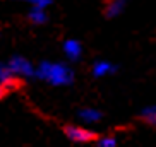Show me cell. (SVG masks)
<instances>
[{
	"label": "cell",
	"instance_id": "6da1fadb",
	"mask_svg": "<svg viewBox=\"0 0 156 147\" xmlns=\"http://www.w3.org/2000/svg\"><path fill=\"white\" fill-rule=\"evenodd\" d=\"M36 77L51 86H70L74 82L72 69L60 62H41L36 69Z\"/></svg>",
	"mask_w": 156,
	"mask_h": 147
},
{
	"label": "cell",
	"instance_id": "7a4b0ae2",
	"mask_svg": "<svg viewBox=\"0 0 156 147\" xmlns=\"http://www.w3.org/2000/svg\"><path fill=\"white\" fill-rule=\"evenodd\" d=\"M62 130H64L65 137L74 144H93V142H98V140H100L96 132L87 130V128H84V127H79V125L69 123V125H65Z\"/></svg>",
	"mask_w": 156,
	"mask_h": 147
},
{
	"label": "cell",
	"instance_id": "3957f363",
	"mask_svg": "<svg viewBox=\"0 0 156 147\" xmlns=\"http://www.w3.org/2000/svg\"><path fill=\"white\" fill-rule=\"evenodd\" d=\"M9 67L12 69V72L17 75V77H33V75H36V69L33 67V63L29 62L28 58H24V56H12V58L7 62Z\"/></svg>",
	"mask_w": 156,
	"mask_h": 147
},
{
	"label": "cell",
	"instance_id": "277c9868",
	"mask_svg": "<svg viewBox=\"0 0 156 147\" xmlns=\"http://www.w3.org/2000/svg\"><path fill=\"white\" fill-rule=\"evenodd\" d=\"M0 84L12 91L19 86V77L12 72V69L9 67V63H0Z\"/></svg>",
	"mask_w": 156,
	"mask_h": 147
},
{
	"label": "cell",
	"instance_id": "5b68a950",
	"mask_svg": "<svg viewBox=\"0 0 156 147\" xmlns=\"http://www.w3.org/2000/svg\"><path fill=\"white\" fill-rule=\"evenodd\" d=\"M64 53L70 62H77L83 56V45L77 39H67L64 43Z\"/></svg>",
	"mask_w": 156,
	"mask_h": 147
},
{
	"label": "cell",
	"instance_id": "8992f818",
	"mask_svg": "<svg viewBox=\"0 0 156 147\" xmlns=\"http://www.w3.org/2000/svg\"><path fill=\"white\" fill-rule=\"evenodd\" d=\"M125 5H127V0H110V2L105 5V15L108 19L117 17V15H120L124 12Z\"/></svg>",
	"mask_w": 156,
	"mask_h": 147
},
{
	"label": "cell",
	"instance_id": "52a82bcc",
	"mask_svg": "<svg viewBox=\"0 0 156 147\" xmlns=\"http://www.w3.org/2000/svg\"><path fill=\"white\" fill-rule=\"evenodd\" d=\"M115 70H117V67L110 62H106V60H100L93 65V75L94 77H105L108 74H113Z\"/></svg>",
	"mask_w": 156,
	"mask_h": 147
},
{
	"label": "cell",
	"instance_id": "ba28073f",
	"mask_svg": "<svg viewBox=\"0 0 156 147\" xmlns=\"http://www.w3.org/2000/svg\"><path fill=\"white\" fill-rule=\"evenodd\" d=\"M79 118L86 121V123H93V121H100L103 118V113L96 108H83V110H79Z\"/></svg>",
	"mask_w": 156,
	"mask_h": 147
},
{
	"label": "cell",
	"instance_id": "9c48e42d",
	"mask_svg": "<svg viewBox=\"0 0 156 147\" xmlns=\"http://www.w3.org/2000/svg\"><path fill=\"white\" fill-rule=\"evenodd\" d=\"M28 19L33 24L40 26V24H45L48 21V15H46L45 9H41V7H31V10L28 12Z\"/></svg>",
	"mask_w": 156,
	"mask_h": 147
},
{
	"label": "cell",
	"instance_id": "30bf717a",
	"mask_svg": "<svg viewBox=\"0 0 156 147\" xmlns=\"http://www.w3.org/2000/svg\"><path fill=\"white\" fill-rule=\"evenodd\" d=\"M139 118H141L144 123H147L149 127H156V104L144 108V110L141 111Z\"/></svg>",
	"mask_w": 156,
	"mask_h": 147
},
{
	"label": "cell",
	"instance_id": "8fae6325",
	"mask_svg": "<svg viewBox=\"0 0 156 147\" xmlns=\"http://www.w3.org/2000/svg\"><path fill=\"white\" fill-rule=\"evenodd\" d=\"M96 147H117V137H113V135L100 137V140L96 142Z\"/></svg>",
	"mask_w": 156,
	"mask_h": 147
},
{
	"label": "cell",
	"instance_id": "7c38bea8",
	"mask_svg": "<svg viewBox=\"0 0 156 147\" xmlns=\"http://www.w3.org/2000/svg\"><path fill=\"white\" fill-rule=\"evenodd\" d=\"M23 2L29 4L31 7H41V9H46L51 4V0H23Z\"/></svg>",
	"mask_w": 156,
	"mask_h": 147
},
{
	"label": "cell",
	"instance_id": "4fadbf2b",
	"mask_svg": "<svg viewBox=\"0 0 156 147\" xmlns=\"http://www.w3.org/2000/svg\"><path fill=\"white\" fill-rule=\"evenodd\" d=\"M7 92H9V89L5 87V86H2V84H0V101H2L5 96H7Z\"/></svg>",
	"mask_w": 156,
	"mask_h": 147
}]
</instances>
